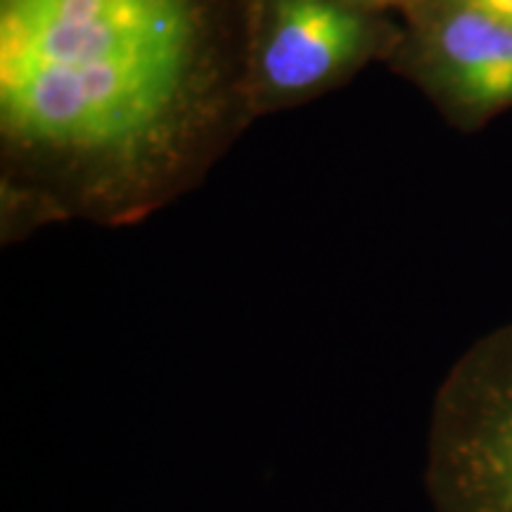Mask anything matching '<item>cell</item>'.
I'll use <instances>...</instances> for the list:
<instances>
[{
	"label": "cell",
	"instance_id": "6da1fadb",
	"mask_svg": "<svg viewBox=\"0 0 512 512\" xmlns=\"http://www.w3.org/2000/svg\"><path fill=\"white\" fill-rule=\"evenodd\" d=\"M249 0H0V230L119 228L197 188L254 124Z\"/></svg>",
	"mask_w": 512,
	"mask_h": 512
},
{
	"label": "cell",
	"instance_id": "3957f363",
	"mask_svg": "<svg viewBox=\"0 0 512 512\" xmlns=\"http://www.w3.org/2000/svg\"><path fill=\"white\" fill-rule=\"evenodd\" d=\"M427 491L439 512H512V323L477 342L441 384Z\"/></svg>",
	"mask_w": 512,
	"mask_h": 512
},
{
	"label": "cell",
	"instance_id": "277c9868",
	"mask_svg": "<svg viewBox=\"0 0 512 512\" xmlns=\"http://www.w3.org/2000/svg\"><path fill=\"white\" fill-rule=\"evenodd\" d=\"M387 67L448 126L477 133L512 110V22L463 0H418Z\"/></svg>",
	"mask_w": 512,
	"mask_h": 512
},
{
	"label": "cell",
	"instance_id": "7a4b0ae2",
	"mask_svg": "<svg viewBox=\"0 0 512 512\" xmlns=\"http://www.w3.org/2000/svg\"><path fill=\"white\" fill-rule=\"evenodd\" d=\"M401 17L363 0H249L245 79L254 119L323 98L387 64Z\"/></svg>",
	"mask_w": 512,
	"mask_h": 512
},
{
	"label": "cell",
	"instance_id": "5b68a950",
	"mask_svg": "<svg viewBox=\"0 0 512 512\" xmlns=\"http://www.w3.org/2000/svg\"><path fill=\"white\" fill-rule=\"evenodd\" d=\"M463 3H472V5H477V8H484V10L494 12V15H498V17L510 19L512 22V0H463Z\"/></svg>",
	"mask_w": 512,
	"mask_h": 512
},
{
	"label": "cell",
	"instance_id": "8992f818",
	"mask_svg": "<svg viewBox=\"0 0 512 512\" xmlns=\"http://www.w3.org/2000/svg\"><path fill=\"white\" fill-rule=\"evenodd\" d=\"M363 3L373 5V8L394 12V15L401 17V12H406L413 3H418V0H363Z\"/></svg>",
	"mask_w": 512,
	"mask_h": 512
}]
</instances>
